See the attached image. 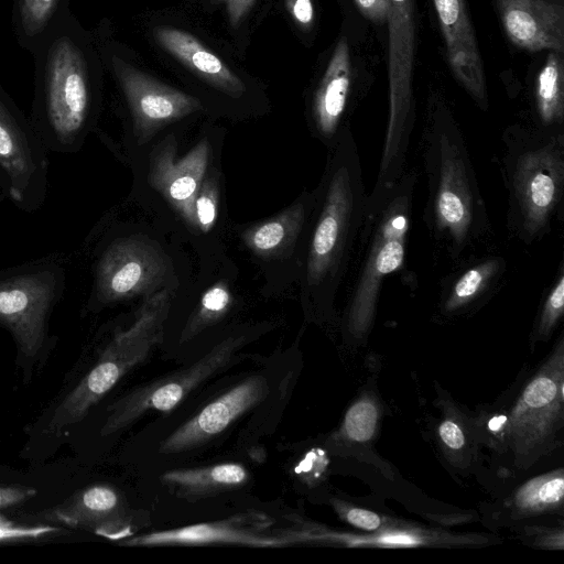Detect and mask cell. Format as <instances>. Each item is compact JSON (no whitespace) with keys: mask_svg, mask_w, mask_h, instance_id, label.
Instances as JSON below:
<instances>
[{"mask_svg":"<svg viewBox=\"0 0 564 564\" xmlns=\"http://www.w3.org/2000/svg\"><path fill=\"white\" fill-rule=\"evenodd\" d=\"M367 196L357 143L346 127L328 149L306 224L301 289L313 311H332L354 264Z\"/></svg>","mask_w":564,"mask_h":564,"instance_id":"obj_1","label":"cell"},{"mask_svg":"<svg viewBox=\"0 0 564 564\" xmlns=\"http://www.w3.org/2000/svg\"><path fill=\"white\" fill-rule=\"evenodd\" d=\"M426 177L423 219L433 240L457 263L492 235L467 143L448 111H433L420 141Z\"/></svg>","mask_w":564,"mask_h":564,"instance_id":"obj_2","label":"cell"},{"mask_svg":"<svg viewBox=\"0 0 564 564\" xmlns=\"http://www.w3.org/2000/svg\"><path fill=\"white\" fill-rule=\"evenodd\" d=\"M507 229L532 245L552 231L564 197V131L511 127L502 135Z\"/></svg>","mask_w":564,"mask_h":564,"instance_id":"obj_3","label":"cell"},{"mask_svg":"<svg viewBox=\"0 0 564 564\" xmlns=\"http://www.w3.org/2000/svg\"><path fill=\"white\" fill-rule=\"evenodd\" d=\"M416 182L417 173L406 169L392 186L367 196L345 316L355 338L370 329L384 280L404 264Z\"/></svg>","mask_w":564,"mask_h":564,"instance_id":"obj_4","label":"cell"},{"mask_svg":"<svg viewBox=\"0 0 564 564\" xmlns=\"http://www.w3.org/2000/svg\"><path fill=\"white\" fill-rule=\"evenodd\" d=\"M169 308L167 290L147 299L132 325L113 337L93 369L55 410L47 432L55 434L83 420L129 370L148 358L162 340Z\"/></svg>","mask_w":564,"mask_h":564,"instance_id":"obj_5","label":"cell"},{"mask_svg":"<svg viewBox=\"0 0 564 564\" xmlns=\"http://www.w3.org/2000/svg\"><path fill=\"white\" fill-rule=\"evenodd\" d=\"M389 116L378 174L372 188L392 186L406 170L414 127L412 70L415 20L413 0H389Z\"/></svg>","mask_w":564,"mask_h":564,"instance_id":"obj_6","label":"cell"},{"mask_svg":"<svg viewBox=\"0 0 564 564\" xmlns=\"http://www.w3.org/2000/svg\"><path fill=\"white\" fill-rule=\"evenodd\" d=\"M242 345L243 337H228L193 365L128 392L108 408L100 434L119 432L150 410H173L192 390L225 368Z\"/></svg>","mask_w":564,"mask_h":564,"instance_id":"obj_7","label":"cell"},{"mask_svg":"<svg viewBox=\"0 0 564 564\" xmlns=\"http://www.w3.org/2000/svg\"><path fill=\"white\" fill-rule=\"evenodd\" d=\"M170 265L154 243L126 238L111 245L98 269V290L107 301L151 293L164 281Z\"/></svg>","mask_w":564,"mask_h":564,"instance_id":"obj_8","label":"cell"},{"mask_svg":"<svg viewBox=\"0 0 564 564\" xmlns=\"http://www.w3.org/2000/svg\"><path fill=\"white\" fill-rule=\"evenodd\" d=\"M274 520L267 513L249 510L227 519L150 532L124 542L130 546L240 544L257 547L291 545L279 532L271 531Z\"/></svg>","mask_w":564,"mask_h":564,"instance_id":"obj_9","label":"cell"},{"mask_svg":"<svg viewBox=\"0 0 564 564\" xmlns=\"http://www.w3.org/2000/svg\"><path fill=\"white\" fill-rule=\"evenodd\" d=\"M116 72L141 143L148 142L166 124L202 109L199 99L170 87L121 61L116 62Z\"/></svg>","mask_w":564,"mask_h":564,"instance_id":"obj_10","label":"cell"},{"mask_svg":"<svg viewBox=\"0 0 564 564\" xmlns=\"http://www.w3.org/2000/svg\"><path fill=\"white\" fill-rule=\"evenodd\" d=\"M46 104L58 135L70 137L84 124L89 106L88 83L79 52L67 40L58 41L48 57Z\"/></svg>","mask_w":564,"mask_h":564,"instance_id":"obj_11","label":"cell"},{"mask_svg":"<svg viewBox=\"0 0 564 564\" xmlns=\"http://www.w3.org/2000/svg\"><path fill=\"white\" fill-rule=\"evenodd\" d=\"M54 288L48 272L0 281V322L10 328L28 356L35 355L43 343L44 321Z\"/></svg>","mask_w":564,"mask_h":564,"instance_id":"obj_12","label":"cell"},{"mask_svg":"<svg viewBox=\"0 0 564 564\" xmlns=\"http://www.w3.org/2000/svg\"><path fill=\"white\" fill-rule=\"evenodd\" d=\"M269 391L265 377L247 378L176 429L161 443L159 451L163 454L181 453L210 441L240 415L263 401Z\"/></svg>","mask_w":564,"mask_h":564,"instance_id":"obj_13","label":"cell"},{"mask_svg":"<svg viewBox=\"0 0 564 564\" xmlns=\"http://www.w3.org/2000/svg\"><path fill=\"white\" fill-rule=\"evenodd\" d=\"M176 144L169 138L150 156V182L191 226L197 227L195 198L207 174L209 143L199 141L182 159L175 160Z\"/></svg>","mask_w":564,"mask_h":564,"instance_id":"obj_14","label":"cell"},{"mask_svg":"<svg viewBox=\"0 0 564 564\" xmlns=\"http://www.w3.org/2000/svg\"><path fill=\"white\" fill-rule=\"evenodd\" d=\"M449 66L477 105L487 109L484 66L464 0H433Z\"/></svg>","mask_w":564,"mask_h":564,"instance_id":"obj_15","label":"cell"},{"mask_svg":"<svg viewBox=\"0 0 564 564\" xmlns=\"http://www.w3.org/2000/svg\"><path fill=\"white\" fill-rule=\"evenodd\" d=\"M510 41L527 51L564 53V7L557 0H497Z\"/></svg>","mask_w":564,"mask_h":564,"instance_id":"obj_16","label":"cell"},{"mask_svg":"<svg viewBox=\"0 0 564 564\" xmlns=\"http://www.w3.org/2000/svg\"><path fill=\"white\" fill-rule=\"evenodd\" d=\"M351 93V65L346 36L337 42L311 104L315 135L329 149L345 127Z\"/></svg>","mask_w":564,"mask_h":564,"instance_id":"obj_17","label":"cell"},{"mask_svg":"<svg viewBox=\"0 0 564 564\" xmlns=\"http://www.w3.org/2000/svg\"><path fill=\"white\" fill-rule=\"evenodd\" d=\"M441 281V305L455 313L485 301L501 286L506 259L495 253L469 254Z\"/></svg>","mask_w":564,"mask_h":564,"instance_id":"obj_18","label":"cell"},{"mask_svg":"<svg viewBox=\"0 0 564 564\" xmlns=\"http://www.w3.org/2000/svg\"><path fill=\"white\" fill-rule=\"evenodd\" d=\"M154 37L167 53L212 86L234 97L245 93V84L237 74L192 33L160 26L154 30Z\"/></svg>","mask_w":564,"mask_h":564,"instance_id":"obj_19","label":"cell"},{"mask_svg":"<svg viewBox=\"0 0 564 564\" xmlns=\"http://www.w3.org/2000/svg\"><path fill=\"white\" fill-rule=\"evenodd\" d=\"M314 199V193H305L279 215L248 228L242 234L245 245L262 258L282 253L296 242L306 227Z\"/></svg>","mask_w":564,"mask_h":564,"instance_id":"obj_20","label":"cell"},{"mask_svg":"<svg viewBox=\"0 0 564 564\" xmlns=\"http://www.w3.org/2000/svg\"><path fill=\"white\" fill-rule=\"evenodd\" d=\"M119 496L111 487L97 485L70 498L55 511V517L67 525L111 538L119 518Z\"/></svg>","mask_w":564,"mask_h":564,"instance_id":"obj_21","label":"cell"},{"mask_svg":"<svg viewBox=\"0 0 564 564\" xmlns=\"http://www.w3.org/2000/svg\"><path fill=\"white\" fill-rule=\"evenodd\" d=\"M161 480L180 497L200 498L242 486L248 480V471L240 464L224 463L169 470L161 475Z\"/></svg>","mask_w":564,"mask_h":564,"instance_id":"obj_22","label":"cell"},{"mask_svg":"<svg viewBox=\"0 0 564 564\" xmlns=\"http://www.w3.org/2000/svg\"><path fill=\"white\" fill-rule=\"evenodd\" d=\"M536 128L564 131V64L563 52L549 51L535 86Z\"/></svg>","mask_w":564,"mask_h":564,"instance_id":"obj_23","label":"cell"},{"mask_svg":"<svg viewBox=\"0 0 564 564\" xmlns=\"http://www.w3.org/2000/svg\"><path fill=\"white\" fill-rule=\"evenodd\" d=\"M0 164L9 174L12 188L19 196V191L33 171V161L24 137L1 106Z\"/></svg>","mask_w":564,"mask_h":564,"instance_id":"obj_24","label":"cell"},{"mask_svg":"<svg viewBox=\"0 0 564 564\" xmlns=\"http://www.w3.org/2000/svg\"><path fill=\"white\" fill-rule=\"evenodd\" d=\"M558 386L550 377L543 376L534 379L524 390L522 398L514 410L513 423L527 427L536 426V422L544 420L549 411L556 403Z\"/></svg>","mask_w":564,"mask_h":564,"instance_id":"obj_25","label":"cell"},{"mask_svg":"<svg viewBox=\"0 0 564 564\" xmlns=\"http://www.w3.org/2000/svg\"><path fill=\"white\" fill-rule=\"evenodd\" d=\"M231 305V294L225 283L209 288L202 296L198 310L186 324L181 341H186L207 326L219 321Z\"/></svg>","mask_w":564,"mask_h":564,"instance_id":"obj_26","label":"cell"},{"mask_svg":"<svg viewBox=\"0 0 564 564\" xmlns=\"http://www.w3.org/2000/svg\"><path fill=\"white\" fill-rule=\"evenodd\" d=\"M563 494L561 475L543 476L524 485L516 496V503L523 510H542L560 503Z\"/></svg>","mask_w":564,"mask_h":564,"instance_id":"obj_27","label":"cell"},{"mask_svg":"<svg viewBox=\"0 0 564 564\" xmlns=\"http://www.w3.org/2000/svg\"><path fill=\"white\" fill-rule=\"evenodd\" d=\"M546 291L538 324V333L541 336H546L554 328L564 312L563 261L560 262L557 272Z\"/></svg>","mask_w":564,"mask_h":564,"instance_id":"obj_28","label":"cell"},{"mask_svg":"<svg viewBox=\"0 0 564 564\" xmlns=\"http://www.w3.org/2000/svg\"><path fill=\"white\" fill-rule=\"evenodd\" d=\"M378 411L373 403L362 400L347 411L344 421V431L346 435L356 442L369 441L377 426Z\"/></svg>","mask_w":564,"mask_h":564,"instance_id":"obj_29","label":"cell"},{"mask_svg":"<svg viewBox=\"0 0 564 564\" xmlns=\"http://www.w3.org/2000/svg\"><path fill=\"white\" fill-rule=\"evenodd\" d=\"M219 189L215 175L205 176L195 198L197 228L209 231L217 219Z\"/></svg>","mask_w":564,"mask_h":564,"instance_id":"obj_30","label":"cell"},{"mask_svg":"<svg viewBox=\"0 0 564 564\" xmlns=\"http://www.w3.org/2000/svg\"><path fill=\"white\" fill-rule=\"evenodd\" d=\"M57 0H21V17L24 28L34 33L50 19Z\"/></svg>","mask_w":564,"mask_h":564,"instance_id":"obj_31","label":"cell"},{"mask_svg":"<svg viewBox=\"0 0 564 564\" xmlns=\"http://www.w3.org/2000/svg\"><path fill=\"white\" fill-rule=\"evenodd\" d=\"M325 466L324 453L319 449L308 452L295 467L296 474L305 480L318 477Z\"/></svg>","mask_w":564,"mask_h":564,"instance_id":"obj_32","label":"cell"},{"mask_svg":"<svg viewBox=\"0 0 564 564\" xmlns=\"http://www.w3.org/2000/svg\"><path fill=\"white\" fill-rule=\"evenodd\" d=\"M347 521L356 528L375 531L381 525V519L372 511L352 508L346 514Z\"/></svg>","mask_w":564,"mask_h":564,"instance_id":"obj_33","label":"cell"},{"mask_svg":"<svg viewBox=\"0 0 564 564\" xmlns=\"http://www.w3.org/2000/svg\"><path fill=\"white\" fill-rule=\"evenodd\" d=\"M359 11L376 23L387 20L389 0H355Z\"/></svg>","mask_w":564,"mask_h":564,"instance_id":"obj_34","label":"cell"},{"mask_svg":"<svg viewBox=\"0 0 564 564\" xmlns=\"http://www.w3.org/2000/svg\"><path fill=\"white\" fill-rule=\"evenodd\" d=\"M56 528L52 527H10L0 529V541L24 538H37L54 532Z\"/></svg>","mask_w":564,"mask_h":564,"instance_id":"obj_35","label":"cell"},{"mask_svg":"<svg viewBox=\"0 0 564 564\" xmlns=\"http://www.w3.org/2000/svg\"><path fill=\"white\" fill-rule=\"evenodd\" d=\"M225 6L226 13L232 26H238L242 19L248 14L254 0H215Z\"/></svg>","mask_w":564,"mask_h":564,"instance_id":"obj_36","label":"cell"},{"mask_svg":"<svg viewBox=\"0 0 564 564\" xmlns=\"http://www.w3.org/2000/svg\"><path fill=\"white\" fill-rule=\"evenodd\" d=\"M440 436L446 446L459 449L464 445V435L459 426L453 421H445L440 426Z\"/></svg>","mask_w":564,"mask_h":564,"instance_id":"obj_37","label":"cell"},{"mask_svg":"<svg viewBox=\"0 0 564 564\" xmlns=\"http://www.w3.org/2000/svg\"><path fill=\"white\" fill-rule=\"evenodd\" d=\"M36 494L31 488L0 487V508L21 502Z\"/></svg>","mask_w":564,"mask_h":564,"instance_id":"obj_38","label":"cell"},{"mask_svg":"<svg viewBox=\"0 0 564 564\" xmlns=\"http://www.w3.org/2000/svg\"><path fill=\"white\" fill-rule=\"evenodd\" d=\"M291 12L294 19L302 25L311 24L314 18L311 0H292Z\"/></svg>","mask_w":564,"mask_h":564,"instance_id":"obj_39","label":"cell"},{"mask_svg":"<svg viewBox=\"0 0 564 564\" xmlns=\"http://www.w3.org/2000/svg\"><path fill=\"white\" fill-rule=\"evenodd\" d=\"M506 422H507V417L505 415H499V416L491 419L489 421L488 426L492 432H499L503 427Z\"/></svg>","mask_w":564,"mask_h":564,"instance_id":"obj_40","label":"cell"},{"mask_svg":"<svg viewBox=\"0 0 564 564\" xmlns=\"http://www.w3.org/2000/svg\"><path fill=\"white\" fill-rule=\"evenodd\" d=\"M13 527L12 522L4 517L0 516V529Z\"/></svg>","mask_w":564,"mask_h":564,"instance_id":"obj_41","label":"cell"}]
</instances>
